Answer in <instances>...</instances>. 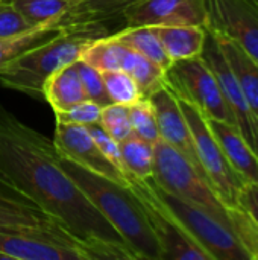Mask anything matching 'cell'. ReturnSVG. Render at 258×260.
Instances as JSON below:
<instances>
[{
	"label": "cell",
	"mask_w": 258,
	"mask_h": 260,
	"mask_svg": "<svg viewBox=\"0 0 258 260\" xmlns=\"http://www.w3.org/2000/svg\"><path fill=\"white\" fill-rule=\"evenodd\" d=\"M0 259L91 260V257L62 227L49 225L2 229Z\"/></svg>",
	"instance_id": "8992f818"
},
{
	"label": "cell",
	"mask_w": 258,
	"mask_h": 260,
	"mask_svg": "<svg viewBox=\"0 0 258 260\" xmlns=\"http://www.w3.org/2000/svg\"><path fill=\"white\" fill-rule=\"evenodd\" d=\"M106 35L109 32L103 23L64 26L59 35L32 49L0 72V84L32 98H43L44 82L53 72L81 59L93 41Z\"/></svg>",
	"instance_id": "3957f363"
},
{
	"label": "cell",
	"mask_w": 258,
	"mask_h": 260,
	"mask_svg": "<svg viewBox=\"0 0 258 260\" xmlns=\"http://www.w3.org/2000/svg\"><path fill=\"white\" fill-rule=\"evenodd\" d=\"M0 2H11V0H0Z\"/></svg>",
	"instance_id": "836d02e7"
},
{
	"label": "cell",
	"mask_w": 258,
	"mask_h": 260,
	"mask_svg": "<svg viewBox=\"0 0 258 260\" xmlns=\"http://www.w3.org/2000/svg\"><path fill=\"white\" fill-rule=\"evenodd\" d=\"M120 53L122 44L117 40H114L113 35L109 34L93 41L84 50L81 59L100 72L120 70Z\"/></svg>",
	"instance_id": "d4e9b609"
},
{
	"label": "cell",
	"mask_w": 258,
	"mask_h": 260,
	"mask_svg": "<svg viewBox=\"0 0 258 260\" xmlns=\"http://www.w3.org/2000/svg\"><path fill=\"white\" fill-rule=\"evenodd\" d=\"M102 108H103L102 105H99L90 99H85L65 111L55 113V119H56V122H61V123L88 126V125L100 122Z\"/></svg>",
	"instance_id": "f546056e"
},
{
	"label": "cell",
	"mask_w": 258,
	"mask_h": 260,
	"mask_svg": "<svg viewBox=\"0 0 258 260\" xmlns=\"http://www.w3.org/2000/svg\"><path fill=\"white\" fill-rule=\"evenodd\" d=\"M154 30L172 62L199 56L207 40V27L198 24L157 26Z\"/></svg>",
	"instance_id": "e0dca14e"
},
{
	"label": "cell",
	"mask_w": 258,
	"mask_h": 260,
	"mask_svg": "<svg viewBox=\"0 0 258 260\" xmlns=\"http://www.w3.org/2000/svg\"><path fill=\"white\" fill-rule=\"evenodd\" d=\"M239 206L246 210L258 229V183H248L239 193Z\"/></svg>",
	"instance_id": "d6a6232c"
},
{
	"label": "cell",
	"mask_w": 258,
	"mask_h": 260,
	"mask_svg": "<svg viewBox=\"0 0 258 260\" xmlns=\"http://www.w3.org/2000/svg\"><path fill=\"white\" fill-rule=\"evenodd\" d=\"M120 154L125 166L126 177H134L138 180L152 178L154 172V145L131 136L119 142Z\"/></svg>",
	"instance_id": "cb8c5ba5"
},
{
	"label": "cell",
	"mask_w": 258,
	"mask_h": 260,
	"mask_svg": "<svg viewBox=\"0 0 258 260\" xmlns=\"http://www.w3.org/2000/svg\"><path fill=\"white\" fill-rule=\"evenodd\" d=\"M75 64H76V69H78V73H79V78H81V82H82L87 98L102 107L111 104L109 96L105 88L102 72L94 69L93 66L87 64L82 59H78Z\"/></svg>",
	"instance_id": "f1b7e54d"
},
{
	"label": "cell",
	"mask_w": 258,
	"mask_h": 260,
	"mask_svg": "<svg viewBox=\"0 0 258 260\" xmlns=\"http://www.w3.org/2000/svg\"><path fill=\"white\" fill-rule=\"evenodd\" d=\"M207 30L214 37L225 61L228 62L252 111L258 117V62L234 40L228 38L227 35L217 30H213L208 27Z\"/></svg>",
	"instance_id": "2e32d148"
},
{
	"label": "cell",
	"mask_w": 258,
	"mask_h": 260,
	"mask_svg": "<svg viewBox=\"0 0 258 260\" xmlns=\"http://www.w3.org/2000/svg\"><path fill=\"white\" fill-rule=\"evenodd\" d=\"M91 137L94 139L96 145L99 146V149L102 151V154L120 171L126 175L125 172V166H123V160H122V154H120V146H119V142L114 140L103 128L100 123H93V125H88L87 126ZM128 178V177H126Z\"/></svg>",
	"instance_id": "1f68e13d"
},
{
	"label": "cell",
	"mask_w": 258,
	"mask_h": 260,
	"mask_svg": "<svg viewBox=\"0 0 258 260\" xmlns=\"http://www.w3.org/2000/svg\"><path fill=\"white\" fill-rule=\"evenodd\" d=\"M129 117H131L134 136L152 145H155L160 140L158 123L149 98H143L141 101L129 105Z\"/></svg>",
	"instance_id": "4316f807"
},
{
	"label": "cell",
	"mask_w": 258,
	"mask_h": 260,
	"mask_svg": "<svg viewBox=\"0 0 258 260\" xmlns=\"http://www.w3.org/2000/svg\"><path fill=\"white\" fill-rule=\"evenodd\" d=\"M111 35L119 43L138 52L140 55L154 61L157 66H160L164 70H167L169 66L172 64L157 32L151 26H135V27L126 26L125 29L116 32V34H111Z\"/></svg>",
	"instance_id": "44dd1931"
},
{
	"label": "cell",
	"mask_w": 258,
	"mask_h": 260,
	"mask_svg": "<svg viewBox=\"0 0 258 260\" xmlns=\"http://www.w3.org/2000/svg\"><path fill=\"white\" fill-rule=\"evenodd\" d=\"M99 123L117 142H122V140L134 136L128 105H120V104L105 105L102 108Z\"/></svg>",
	"instance_id": "83f0119b"
},
{
	"label": "cell",
	"mask_w": 258,
	"mask_h": 260,
	"mask_svg": "<svg viewBox=\"0 0 258 260\" xmlns=\"http://www.w3.org/2000/svg\"><path fill=\"white\" fill-rule=\"evenodd\" d=\"M131 2L132 0H81L62 20L61 26L105 23L106 20L122 15Z\"/></svg>",
	"instance_id": "603a6c76"
},
{
	"label": "cell",
	"mask_w": 258,
	"mask_h": 260,
	"mask_svg": "<svg viewBox=\"0 0 258 260\" xmlns=\"http://www.w3.org/2000/svg\"><path fill=\"white\" fill-rule=\"evenodd\" d=\"M128 186L144 206L148 221L161 248V260H213L161 201L151 178L128 177Z\"/></svg>",
	"instance_id": "ba28073f"
},
{
	"label": "cell",
	"mask_w": 258,
	"mask_h": 260,
	"mask_svg": "<svg viewBox=\"0 0 258 260\" xmlns=\"http://www.w3.org/2000/svg\"><path fill=\"white\" fill-rule=\"evenodd\" d=\"M32 27L36 26L30 24L11 2H0V38L17 35Z\"/></svg>",
	"instance_id": "4dcf8cb0"
},
{
	"label": "cell",
	"mask_w": 258,
	"mask_h": 260,
	"mask_svg": "<svg viewBox=\"0 0 258 260\" xmlns=\"http://www.w3.org/2000/svg\"><path fill=\"white\" fill-rule=\"evenodd\" d=\"M122 17L126 26L198 24L207 27L205 0H132Z\"/></svg>",
	"instance_id": "8fae6325"
},
{
	"label": "cell",
	"mask_w": 258,
	"mask_h": 260,
	"mask_svg": "<svg viewBox=\"0 0 258 260\" xmlns=\"http://www.w3.org/2000/svg\"><path fill=\"white\" fill-rule=\"evenodd\" d=\"M152 186L167 209L193 236V239L211 256V259L252 260L233 227L225 221L193 203L163 190L154 180Z\"/></svg>",
	"instance_id": "277c9868"
},
{
	"label": "cell",
	"mask_w": 258,
	"mask_h": 260,
	"mask_svg": "<svg viewBox=\"0 0 258 260\" xmlns=\"http://www.w3.org/2000/svg\"><path fill=\"white\" fill-rule=\"evenodd\" d=\"M79 2H81V0H79Z\"/></svg>",
	"instance_id": "e575fe53"
},
{
	"label": "cell",
	"mask_w": 258,
	"mask_h": 260,
	"mask_svg": "<svg viewBox=\"0 0 258 260\" xmlns=\"http://www.w3.org/2000/svg\"><path fill=\"white\" fill-rule=\"evenodd\" d=\"M61 165L123 238L137 260H161V248L144 206L128 184L88 171L65 157H61Z\"/></svg>",
	"instance_id": "7a4b0ae2"
},
{
	"label": "cell",
	"mask_w": 258,
	"mask_h": 260,
	"mask_svg": "<svg viewBox=\"0 0 258 260\" xmlns=\"http://www.w3.org/2000/svg\"><path fill=\"white\" fill-rule=\"evenodd\" d=\"M64 30L62 26L46 24L36 26L26 32L0 38V72H3L15 59L21 58L32 49L47 43Z\"/></svg>",
	"instance_id": "d6986e66"
},
{
	"label": "cell",
	"mask_w": 258,
	"mask_h": 260,
	"mask_svg": "<svg viewBox=\"0 0 258 260\" xmlns=\"http://www.w3.org/2000/svg\"><path fill=\"white\" fill-rule=\"evenodd\" d=\"M43 98L49 102L53 113L65 111L88 99L75 62L58 69L47 78L43 87Z\"/></svg>",
	"instance_id": "ac0fdd59"
},
{
	"label": "cell",
	"mask_w": 258,
	"mask_h": 260,
	"mask_svg": "<svg viewBox=\"0 0 258 260\" xmlns=\"http://www.w3.org/2000/svg\"><path fill=\"white\" fill-rule=\"evenodd\" d=\"M201 56L207 61V64L213 70L217 84L220 87V91L224 94V99L234 117L236 126L240 129L246 142L251 145V148L258 155V117L252 111L228 62L225 61L214 37L208 30H207V40Z\"/></svg>",
	"instance_id": "9c48e42d"
},
{
	"label": "cell",
	"mask_w": 258,
	"mask_h": 260,
	"mask_svg": "<svg viewBox=\"0 0 258 260\" xmlns=\"http://www.w3.org/2000/svg\"><path fill=\"white\" fill-rule=\"evenodd\" d=\"M120 70L128 72L135 79L144 98H149L154 91L164 85L166 70L157 66L154 61L148 59L146 56L140 55L138 52L126 47L125 44H122Z\"/></svg>",
	"instance_id": "ffe728a7"
},
{
	"label": "cell",
	"mask_w": 258,
	"mask_h": 260,
	"mask_svg": "<svg viewBox=\"0 0 258 260\" xmlns=\"http://www.w3.org/2000/svg\"><path fill=\"white\" fill-rule=\"evenodd\" d=\"M58 225L32 200L0 178V230Z\"/></svg>",
	"instance_id": "9a60e30c"
},
{
	"label": "cell",
	"mask_w": 258,
	"mask_h": 260,
	"mask_svg": "<svg viewBox=\"0 0 258 260\" xmlns=\"http://www.w3.org/2000/svg\"><path fill=\"white\" fill-rule=\"evenodd\" d=\"M164 82L176 98L195 105L207 119L236 125L213 70L201 55L173 61L166 70Z\"/></svg>",
	"instance_id": "5b68a950"
},
{
	"label": "cell",
	"mask_w": 258,
	"mask_h": 260,
	"mask_svg": "<svg viewBox=\"0 0 258 260\" xmlns=\"http://www.w3.org/2000/svg\"><path fill=\"white\" fill-rule=\"evenodd\" d=\"M149 101L155 111L160 139L167 145H170L172 148H175L179 154H182L195 166V169L202 177H205L196 154L192 129L189 126V122L182 113V108L175 93L164 82L163 87H160L157 91H154L149 96Z\"/></svg>",
	"instance_id": "4fadbf2b"
},
{
	"label": "cell",
	"mask_w": 258,
	"mask_h": 260,
	"mask_svg": "<svg viewBox=\"0 0 258 260\" xmlns=\"http://www.w3.org/2000/svg\"><path fill=\"white\" fill-rule=\"evenodd\" d=\"M207 27L242 46L258 62V0H205Z\"/></svg>",
	"instance_id": "30bf717a"
},
{
	"label": "cell",
	"mask_w": 258,
	"mask_h": 260,
	"mask_svg": "<svg viewBox=\"0 0 258 260\" xmlns=\"http://www.w3.org/2000/svg\"><path fill=\"white\" fill-rule=\"evenodd\" d=\"M102 76L111 104H120L129 107L144 98L138 84L128 72L106 70L102 72Z\"/></svg>",
	"instance_id": "484cf974"
},
{
	"label": "cell",
	"mask_w": 258,
	"mask_h": 260,
	"mask_svg": "<svg viewBox=\"0 0 258 260\" xmlns=\"http://www.w3.org/2000/svg\"><path fill=\"white\" fill-rule=\"evenodd\" d=\"M178 101L192 129L196 154L207 180L228 207H239V193L248 184V181L230 165L219 142L208 126L207 117L190 102L179 98Z\"/></svg>",
	"instance_id": "52a82bcc"
},
{
	"label": "cell",
	"mask_w": 258,
	"mask_h": 260,
	"mask_svg": "<svg viewBox=\"0 0 258 260\" xmlns=\"http://www.w3.org/2000/svg\"><path fill=\"white\" fill-rule=\"evenodd\" d=\"M79 0H11L20 14L33 26H61Z\"/></svg>",
	"instance_id": "7402d4cb"
},
{
	"label": "cell",
	"mask_w": 258,
	"mask_h": 260,
	"mask_svg": "<svg viewBox=\"0 0 258 260\" xmlns=\"http://www.w3.org/2000/svg\"><path fill=\"white\" fill-rule=\"evenodd\" d=\"M52 142L61 157L120 184H128L126 175L102 154L87 126L56 122Z\"/></svg>",
	"instance_id": "7c38bea8"
},
{
	"label": "cell",
	"mask_w": 258,
	"mask_h": 260,
	"mask_svg": "<svg viewBox=\"0 0 258 260\" xmlns=\"http://www.w3.org/2000/svg\"><path fill=\"white\" fill-rule=\"evenodd\" d=\"M0 178L32 200L91 260H137L61 165L53 142L0 105Z\"/></svg>",
	"instance_id": "6da1fadb"
},
{
	"label": "cell",
	"mask_w": 258,
	"mask_h": 260,
	"mask_svg": "<svg viewBox=\"0 0 258 260\" xmlns=\"http://www.w3.org/2000/svg\"><path fill=\"white\" fill-rule=\"evenodd\" d=\"M207 122L233 169L248 183H258V155L240 129L224 120L207 119Z\"/></svg>",
	"instance_id": "5bb4252c"
}]
</instances>
